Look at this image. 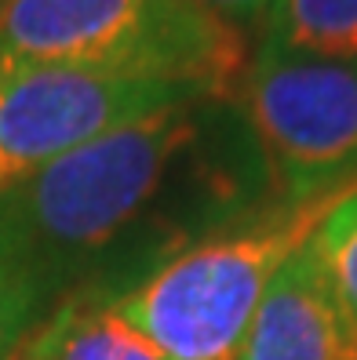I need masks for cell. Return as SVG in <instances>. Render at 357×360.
<instances>
[{
  "instance_id": "6da1fadb",
  "label": "cell",
  "mask_w": 357,
  "mask_h": 360,
  "mask_svg": "<svg viewBox=\"0 0 357 360\" xmlns=\"http://www.w3.org/2000/svg\"><path fill=\"white\" fill-rule=\"evenodd\" d=\"M277 204L237 95L154 110L0 197L55 295H120L190 244Z\"/></svg>"
},
{
  "instance_id": "7a4b0ae2",
  "label": "cell",
  "mask_w": 357,
  "mask_h": 360,
  "mask_svg": "<svg viewBox=\"0 0 357 360\" xmlns=\"http://www.w3.org/2000/svg\"><path fill=\"white\" fill-rule=\"evenodd\" d=\"M248 37L197 0H4L0 73L77 66L237 95Z\"/></svg>"
},
{
  "instance_id": "3957f363",
  "label": "cell",
  "mask_w": 357,
  "mask_h": 360,
  "mask_svg": "<svg viewBox=\"0 0 357 360\" xmlns=\"http://www.w3.org/2000/svg\"><path fill=\"white\" fill-rule=\"evenodd\" d=\"M339 200L266 204L161 262L113 302L168 360H237L266 288Z\"/></svg>"
},
{
  "instance_id": "277c9868",
  "label": "cell",
  "mask_w": 357,
  "mask_h": 360,
  "mask_svg": "<svg viewBox=\"0 0 357 360\" xmlns=\"http://www.w3.org/2000/svg\"><path fill=\"white\" fill-rule=\"evenodd\" d=\"M237 105L277 204H328L357 189V58L256 48Z\"/></svg>"
},
{
  "instance_id": "5b68a950",
  "label": "cell",
  "mask_w": 357,
  "mask_h": 360,
  "mask_svg": "<svg viewBox=\"0 0 357 360\" xmlns=\"http://www.w3.org/2000/svg\"><path fill=\"white\" fill-rule=\"evenodd\" d=\"M208 91L77 66L0 73V197L128 120Z\"/></svg>"
},
{
  "instance_id": "8992f818",
  "label": "cell",
  "mask_w": 357,
  "mask_h": 360,
  "mask_svg": "<svg viewBox=\"0 0 357 360\" xmlns=\"http://www.w3.org/2000/svg\"><path fill=\"white\" fill-rule=\"evenodd\" d=\"M237 360H357V321L313 237L266 288Z\"/></svg>"
},
{
  "instance_id": "52a82bcc",
  "label": "cell",
  "mask_w": 357,
  "mask_h": 360,
  "mask_svg": "<svg viewBox=\"0 0 357 360\" xmlns=\"http://www.w3.org/2000/svg\"><path fill=\"white\" fill-rule=\"evenodd\" d=\"M8 360H168L102 291H70Z\"/></svg>"
},
{
  "instance_id": "ba28073f",
  "label": "cell",
  "mask_w": 357,
  "mask_h": 360,
  "mask_svg": "<svg viewBox=\"0 0 357 360\" xmlns=\"http://www.w3.org/2000/svg\"><path fill=\"white\" fill-rule=\"evenodd\" d=\"M256 48L357 58V0H281Z\"/></svg>"
},
{
  "instance_id": "9c48e42d",
  "label": "cell",
  "mask_w": 357,
  "mask_h": 360,
  "mask_svg": "<svg viewBox=\"0 0 357 360\" xmlns=\"http://www.w3.org/2000/svg\"><path fill=\"white\" fill-rule=\"evenodd\" d=\"M58 295L30 248L0 215V360H8L18 342L40 324Z\"/></svg>"
},
{
  "instance_id": "30bf717a",
  "label": "cell",
  "mask_w": 357,
  "mask_h": 360,
  "mask_svg": "<svg viewBox=\"0 0 357 360\" xmlns=\"http://www.w3.org/2000/svg\"><path fill=\"white\" fill-rule=\"evenodd\" d=\"M313 244L321 251L332 284L339 288L346 309L357 321V189L321 219V226L313 229Z\"/></svg>"
},
{
  "instance_id": "8fae6325",
  "label": "cell",
  "mask_w": 357,
  "mask_h": 360,
  "mask_svg": "<svg viewBox=\"0 0 357 360\" xmlns=\"http://www.w3.org/2000/svg\"><path fill=\"white\" fill-rule=\"evenodd\" d=\"M201 8H208L212 15H219L226 26H234L237 33L244 37H256L263 33L266 18L274 15V8L281 4V0H197Z\"/></svg>"
},
{
  "instance_id": "7c38bea8",
  "label": "cell",
  "mask_w": 357,
  "mask_h": 360,
  "mask_svg": "<svg viewBox=\"0 0 357 360\" xmlns=\"http://www.w3.org/2000/svg\"><path fill=\"white\" fill-rule=\"evenodd\" d=\"M0 11H4V0H0Z\"/></svg>"
}]
</instances>
